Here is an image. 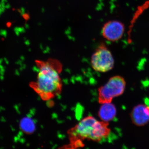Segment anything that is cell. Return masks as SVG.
<instances>
[{
    "label": "cell",
    "instance_id": "6da1fadb",
    "mask_svg": "<svg viewBox=\"0 0 149 149\" xmlns=\"http://www.w3.org/2000/svg\"><path fill=\"white\" fill-rule=\"evenodd\" d=\"M39 68L37 80L30 86L44 101L54 98L61 93L62 83L60 73L62 65L58 60L50 58L47 61H35Z\"/></svg>",
    "mask_w": 149,
    "mask_h": 149
},
{
    "label": "cell",
    "instance_id": "7a4b0ae2",
    "mask_svg": "<svg viewBox=\"0 0 149 149\" xmlns=\"http://www.w3.org/2000/svg\"><path fill=\"white\" fill-rule=\"evenodd\" d=\"M109 123L106 121H99L92 116H88L68 131L72 148L83 147L85 140L100 142L106 139L111 132Z\"/></svg>",
    "mask_w": 149,
    "mask_h": 149
},
{
    "label": "cell",
    "instance_id": "3957f363",
    "mask_svg": "<svg viewBox=\"0 0 149 149\" xmlns=\"http://www.w3.org/2000/svg\"><path fill=\"white\" fill-rule=\"evenodd\" d=\"M126 82L118 75L110 78L107 83L99 88L98 100L102 104L111 102L114 98L121 95L125 91Z\"/></svg>",
    "mask_w": 149,
    "mask_h": 149
},
{
    "label": "cell",
    "instance_id": "277c9868",
    "mask_svg": "<svg viewBox=\"0 0 149 149\" xmlns=\"http://www.w3.org/2000/svg\"><path fill=\"white\" fill-rule=\"evenodd\" d=\"M91 63L93 69L97 72H107L113 68L114 58L105 44L102 43L96 49L91 57Z\"/></svg>",
    "mask_w": 149,
    "mask_h": 149
},
{
    "label": "cell",
    "instance_id": "5b68a950",
    "mask_svg": "<svg viewBox=\"0 0 149 149\" xmlns=\"http://www.w3.org/2000/svg\"><path fill=\"white\" fill-rule=\"evenodd\" d=\"M125 27L122 22L117 20L107 22L103 26L102 34L106 40L117 42L121 39L125 32Z\"/></svg>",
    "mask_w": 149,
    "mask_h": 149
},
{
    "label": "cell",
    "instance_id": "8992f818",
    "mask_svg": "<svg viewBox=\"0 0 149 149\" xmlns=\"http://www.w3.org/2000/svg\"><path fill=\"white\" fill-rule=\"evenodd\" d=\"M130 117L133 124L142 126L149 122V107L145 104H140L133 108Z\"/></svg>",
    "mask_w": 149,
    "mask_h": 149
},
{
    "label": "cell",
    "instance_id": "52a82bcc",
    "mask_svg": "<svg viewBox=\"0 0 149 149\" xmlns=\"http://www.w3.org/2000/svg\"><path fill=\"white\" fill-rule=\"evenodd\" d=\"M116 114V108L111 102L102 104L98 113L100 118L102 121L106 122L112 120L115 117Z\"/></svg>",
    "mask_w": 149,
    "mask_h": 149
},
{
    "label": "cell",
    "instance_id": "ba28073f",
    "mask_svg": "<svg viewBox=\"0 0 149 149\" xmlns=\"http://www.w3.org/2000/svg\"><path fill=\"white\" fill-rule=\"evenodd\" d=\"M20 127L21 130L27 134H31L34 132L35 129V123L32 119L25 117L21 120Z\"/></svg>",
    "mask_w": 149,
    "mask_h": 149
}]
</instances>
